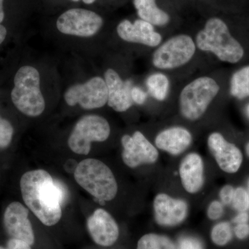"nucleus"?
<instances>
[{"label": "nucleus", "instance_id": "f03ea898", "mask_svg": "<svg viewBox=\"0 0 249 249\" xmlns=\"http://www.w3.org/2000/svg\"><path fill=\"white\" fill-rule=\"evenodd\" d=\"M198 48L214 53L221 61L237 63L243 58L245 51L231 34L229 27L218 18L209 19L196 37Z\"/></svg>", "mask_w": 249, "mask_h": 249}, {"label": "nucleus", "instance_id": "dca6fc26", "mask_svg": "<svg viewBox=\"0 0 249 249\" xmlns=\"http://www.w3.org/2000/svg\"><path fill=\"white\" fill-rule=\"evenodd\" d=\"M105 80L108 89V106L119 112L127 111L134 103L131 95L133 88L132 82L124 81L117 72L111 69L105 73Z\"/></svg>", "mask_w": 249, "mask_h": 249}, {"label": "nucleus", "instance_id": "5701e85b", "mask_svg": "<svg viewBox=\"0 0 249 249\" xmlns=\"http://www.w3.org/2000/svg\"><path fill=\"white\" fill-rule=\"evenodd\" d=\"M232 232L229 222H220L216 224L211 231V237L214 245L224 247L231 240Z\"/></svg>", "mask_w": 249, "mask_h": 249}, {"label": "nucleus", "instance_id": "4468645a", "mask_svg": "<svg viewBox=\"0 0 249 249\" xmlns=\"http://www.w3.org/2000/svg\"><path fill=\"white\" fill-rule=\"evenodd\" d=\"M156 222L163 227H175L182 223L188 214L186 201L160 193L154 200Z\"/></svg>", "mask_w": 249, "mask_h": 249}, {"label": "nucleus", "instance_id": "0eeeda50", "mask_svg": "<svg viewBox=\"0 0 249 249\" xmlns=\"http://www.w3.org/2000/svg\"><path fill=\"white\" fill-rule=\"evenodd\" d=\"M196 50V44L190 36H174L155 51L152 62L160 70L178 68L189 62Z\"/></svg>", "mask_w": 249, "mask_h": 249}, {"label": "nucleus", "instance_id": "b1692460", "mask_svg": "<svg viewBox=\"0 0 249 249\" xmlns=\"http://www.w3.org/2000/svg\"><path fill=\"white\" fill-rule=\"evenodd\" d=\"M231 204L238 212H247L249 208L248 192L241 187L236 188Z\"/></svg>", "mask_w": 249, "mask_h": 249}, {"label": "nucleus", "instance_id": "9d476101", "mask_svg": "<svg viewBox=\"0 0 249 249\" xmlns=\"http://www.w3.org/2000/svg\"><path fill=\"white\" fill-rule=\"evenodd\" d=\"M121 143L124 147L123 160L129 168L154 163L158 160V150L139 131L134 132L132 137L124 135L121 139Z\"/></svg>", "mask_w": 249, "mask_h": 249}, {"label": "nucleus", "instance_id": "4c0bfd02", "mask_svg": "<svg viewBox=\"0 0 249 249\" xmlns=\"http://www.w3.org/2000/svg\"><path fill=\"white\" fill-rule=\"evenodd\" d=\"M247 111H248V114H249V106L248 107V109H247Z\"/></svg>", "mask_w": 249, "mask_h": 249}, {"label": "nucleus", "instance_id": "c9c22d12", "mask_svg": "<svg viewBox=\"0 0 249 249\" xmlns=\"http://www.w3.org/2000/svg\"><path fill=\"white\" fill-rule=\"evenodd\" d=\"M246 151H247V155L249 156V142L246 147Z\"/></svg>", "mask_w": 249, "mask_h": 249}, {"label": "nucleus", "instance_id": "f704fd0d", "mask_svg": "<svg viewBox=\"0 0 249 249\" xmlns=\"http://www.w3.org/2000/svg\"><path fill=\"white\" fill-rule=\"evenodd\" d=\"M83 1L85 4H91L94 2L96 0H83Z\"/></svg>", "mask_w": 249, "mask_h": 249}, {"label": "nucleus", "instance_id": "c85d7f7f", "mask_svg": "<svg viewBox=\"0 0 249 249\" xmlns=\"http://www.w3.org/2000/svg\"><path fill=\"white\" fill-rule=\"evenodd\" d=\"M131 95H132L133 102L138 105L143 104L146 101L147 97V93L142 88H138V87L132 88Z\"/></svg>", "mask_w": 249, "mask_h": 249}, {"label": "nucleus", "instance_id": "6e6552de", "mask_svg": "<svg viewBox=\"0 0 249 249\" xmlns=\"http://www.w3.org/2000/svg\"><path fill=\"white\" fill-rule=\"evenodd\" d=\"M102 18L89 10L72 9L62 14L57 20L59 31L67 35L90 37L102 27Z\"/></svg>", "mask_w": 249, "mask_h": 249}, {"label": "nucleus", "instance_id": "423d86ee", "mask_svg": "<svg viewBox=\"0 0 249 249\" xmlns=\"http://www.w3.org/2000/svg\"><path fill=\"white\" fill-rule=\"evenodd\" d=\"M110 134V126L104 118L97 115L83 116L73 127L68 145L72 152L87 155L91 150V142H103Z\"/></svg>", "mask_w": 249, "mask_h": 249}, {"label": "nucleus", "instance_id": "39448f33", "mask_svg": "<svg viewBox=\"0 0 249 249\" xmlns=\"http://www.w3.org/2000/svg\"><path fill=\"white\" fill-rule=\"evenodd\" d=\"M219 89L217 82L209 77L196 78L187 85L179 97L180 110L183 117L190 121L201 118Z\"/></svg>", "mask_w": 249, "mask_h": 249}, {"label": "nucleus", "instance_id": "f8f14e48", "mask_svg": "<svg viewBox=\"0 0 249 249\" xmlns=\"http://www.w3.org/2000/svg\"><path fill=\"white\" fill-rule=\"evenodd\" d=\"M210 151L219 168L227 173H235L240 169L243 156L240 149L227 142L222 134L214 132L208 139Z\"/></svg>", "mask_w": 249, "mask_h": 249}, {"label": "nucleus", "instance_id": "473e14b6", "mask_svg": "<svg viewBox=\"0 0 249 249\" xmlns=\"http://www.w3.org/2000/svg\"><path fill=\"white\" fill-rule=\"evenodd\" d=\"M6 34H7V32H6V28L0 24V45L4 42L5 38H6Z\"/></svg>", "mask_w": 249, "mask_h": 249}, {"label": "nucleus", "instance_id": "58836bf2", "mask_svg": "<svg viewBox=\"0 0 249 249\" xmlns=\"http://www.w3.org/2000/svg\"><path fill=\"white\" fill-rule=\"evenodd\" d=\"M72 1H79V0H72Z\"/></svg>", "mask_w": 249, "mask_h": 249}, {"label": "nucleus", "instance_id": "e433bc0d", "mask_svg": "<svg viewBox=\"0 0 249 249\" xmlns=\"http://www.w3.org/2000/svg\"><path fill=\"white\" fill-rule=\"evenodd\" d=\"M248 193H249V183H248Z\"/></svg>", "mask_w": 249, "mask_h": 249}, {"label": "nucleus", "instance_id": "f3484780", "mask_svg": "<svg viewBox=\"0 0 249 249\" xmlns=\"http://www.w3.org/2000/svg\"><path fill=\"white\" fill-rule=\"evenodd\" d=\"M202 159L196 153L188 154L181 161L179 175L184 189L191 194L198 193L204 183Z\"/></svg>", "mask_w": 249, "mask_h": 249}, {"label": "nucleus", "instance_id": "c756f323", "mask_svg": "<svg viewBox=\"0 0 249 249\" xmlns=\"http://www.w3.org/2000/svg\"><path fill=\"white\" fill-rule=\"evenodd\" d=\"M31 245L24 241L11 238L8 241L6 247L0 246V249H31Z\"/></svg>", "mask_w": 249, "mask_h": 249}, {"label": "nucleus", "instance_id": "9b49d317", "mask_svg": "<svg viewBox=\"0 0 249 249\" xmlns=\"http://www.w3.org/2000/svg\"><path fill=\"white\" fill-rule=\"evenodd\" d=\"M4 225L11 238L34 245L35 235L29 219V211L21 203L15 201L7 206L4 214Z\"/></svg>", "mask_w": 249, "mask_h": 249}, {"label": "nucleus", "instance_id": "bb28decb", "mask_svg": "<svg viewBox=\"0 0 249 249\" xmlns=\"http://www.w3.org/2000/svg\"><path fill=\"white\" fill-rule=\"evenodd\" d=\"M224 214V207L223 204L219 201H213L209 205L208 209L207 214L211 220H217L222 217Z\"/></svg>", "mask_w": 249, "mask_h": 249}, {"label": "nucleus", "instance_id": "393cba45", "mask_svg": "<svg viewBox=\"0 0 249 249\" xmlns=\"http://www.w3.org/2000/svg\"><path fill=\"white\" fill-rule=\"evenodd\" d=\"M14 127L9 121L0 116V149L7 147L12 141Z\"/></svg>", "mask_w": 249, "mask_h": 249}, {"label": "nucleus", "instance_id": "6ab92c4d", "mask_svg": "<svg viewBox=\"0 0 249 249\" xmlns=\"http://www.w3.org/2000/svg\"><path fill=\"white\" fill-rule=\"evenodd\" d=\"M134 7L142 20L153 26H165L170 22L169 15L157 6L156 0H134Z\"/></svg>", "mask_w": 249, "mask_h": 249}, {"label": "nucleus", "instance_id": "72a5a7b5", "mask_svg": "<svg viewBox=\"0 0 249 249\" xmlns=\"http://www.w3.org/2000/svg\"><path fill=\"white\" fill-rule=\"evenodd\" d=\"M4 0H0V23L2 22L4 18V8H3Z\"/></svg>", "mask_w": 249, "mask_h": 249}, {"label": "nucleus", "instance_id": "a878e982", "mask_svg": "<svg viewBox=\"0 0 249 249\" xmlns=\"http://www.w3.org/2000/svg\"><path fill=\"white\" fill-rule=\"evenodd\" d=\"M179 249H204V248L199 240L191 236H186L180 239Z\"/></svg>", "mask_w": 249, "mask_h": 249}, {"label": "nucleus", "instance_id": "7ed1b4c3", "mask_svg": "<svg viewBox=\"0 0 249 249\" xmlns=\"http://www.w3.org/2000/svg\"><path fill=\"white\" fill-rule=\"evenodd\" d=\"M76 182L94 197L109 201L115 197L118 185L115 177L101 160L87 159L77 165L74 171Z\"/></svg>", "mask_w": 249, "mask_h": 249}, {"label": "nucleus", "instance_id": "2eb2a0df", "mask_svg": "<svg viewBox=\"0 0 249 249\" xmlns=\"http://www.w3.org/2000/svg\"><path fill=\"white\" fill-rule=\"evenodd\" d=\"M117 33L119 37L126 42L148 47H157L162 40L161 36L155 31L154 26L142 19H137L134 23L124 19L118 25Z\"/></svg>", "mask_w": 249, "mask_h": 249}, {"label": "nucleus", "instance_id": "4be33fe9", "mask_svg": "<svg viewBox=\"0 0 249 249\" xmlns=\"http://www.w3.org/2000/svg\"><path fill=\"white\" fill-rule=\"evenodd\" d=\"M137 249H177L173 241L165 235L149 233L141 237Z\"/></svg>", "mask_w": 249, "mask_h": 249}, {"label": "nucleus", "instance_id": "f257e3e1", "mask_svg": "<svg viewBox=\"0 0 249 249\" xmlns=\"http://www.w3.org/2000/svg\"><path fill=\"white\" fill-rule=\"evenodd\" d=\"M20 190L24 203L42 224L52 227L60 220L66 189L48 172L35 170L24 173Z\"/></svg>", "mask_w": 249, "mask_h": 249}, {"label": "nucleus", "instance_id": "1a4fd4ad", "mask_svg": "<svg viewBox=\"0 0 249 249\" xmlns=\"http://www.w3.org/2000/svg\"><path fill=\"white\" fill-rule=\"evenodd\" d=\"M65 99L70 106L79 104L86 109L102 107L108 100L106 80L101 77H94L84 84L73 85L65 93Z\"/></svg>", "mask_w": 249, "mask_h": 249}, {"label": "nucleus", "instance_id": "cd10ccee", "mask_svg": "<svg viewBox=\"0 0 249 249\" xmlns=\"http://www.w3.org/2000/svg\"><path fill=\"white\" fill-rule=\"evenodd\" d=\"M234 193H235V188L231 185H226L223 187L219 193V196L222 204L225 205L231 204Z\"/></svg>", "mask_w": 249, "mask_h": 249}, {"label": "nucleus", "instance_id": "412c9836", "mask_svg": "<svg viewBox=\"0 0 249 249\" xmlns=\"http://www.w3.org/2000/svg\"><path fill=\"white\" fill-rule=\"evenodd\" d=\"M146 85L150 94L157 101H164L168 96L169 80L163 73H155L149 76Z\"/></svg>", "mask_w": 249, "mask_h": 249}, {"label": "nucleus", "instance_id": "2f4dec72", "mask_svg": "<svg viewBox=\"0 0 249 249\" xmlns=\"http://www.w3.org/2000/svg\"><path fill=\"white\" fill-rule=\"evenodd\" d=\"M249 220V216L247 212H240V213L233 219V222L235 224H243V223H248Z\"/></svg>", "mask_w": 249, "mask_h": 249}, {"label": "nucleus", "instance_id": "ddd939ff", "mask_svg": "<svg viewBox=\"0 0 249 249\" xmlns=\"http://www.w3.org/2000/svg\"><path fill=\"white\" fill-rule=\"evenodd\" d=\"M87 227L93 242L101 247H110L119 239V226L106 210H96L88 218Z\"/></svg>", "mask_w": 249, "mask_h": 249}, {"label": "nucleus", "instance_id": "a211bd4d", "mask_svg": "<svg viewBox=\"0 0 249 249\" xmlns=\"http://www.w3.org/2000/svg\"><path fill=\"white\" fill-rule=\"evenodd\" d=\"M191 134L183 127H175L160 132L155 139L156 146L173 155L182 153L191 145Z\"/></svg>", "mask_w": 249, "mask_h": 249}, {"label": "nucleus", "instance_id": "20e7f679", "mask_svg": "<svg viewBox=\"0 0 249 249\" xmlns=\"http://www.w3.org/2000/svg\"><path fill=\"white\" fill-rule=\"evenodd\" d=\"M40 82V74L34 67L24 66L16 73L11 99L18 110L25 115L36 117L45 110Z\"/></svg>", "mask_w": 249, "mask_h": 249}, {"label": "nucleus", "instance_id": "aec40b11", "mask_svg": "<svg viewBox=\"0 0 249 249\" xmlns=\"http://www.w3.org/2000/svg\"><path fill=\"white\" fill-rule=\"evenodd\" d=\"M230 93L238 99L249 97V65L233 73L231 80Z\"/></svg>", "mask_w": 249, "mask_h": 249}, {"label": "nucleus", "instance_id": "7c9ffc66", "mask_svg": "<svg viewBox=\"0 0 249 249\" xmlns=\"http://www.w3.org/2000/svg\"><path fill=\"white\" fill-rule=\"evenodd\" d=\"M236 237L240 240H245L249 236V224L243 223V224H237L234 229Z\"/></svg>", "mask_w": 249, "mask_h": 249}]
</instances>
